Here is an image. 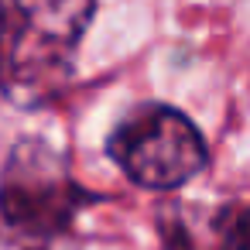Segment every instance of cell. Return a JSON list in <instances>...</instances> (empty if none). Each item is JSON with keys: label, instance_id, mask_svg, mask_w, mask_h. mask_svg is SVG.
I'll return each mask as SVG.
<instances>
[{"label": "cell", "instance_id": "obj_2", "mask_svg": "<svg viewBox=\"0 0 250 250\" xmlns=\"http://www.w3.org/2000/svg\"><path fill=\"white\" fill-rule=\"evenodd\" d=\"M110 154L130 182L144 188H178L202 171L206 141L185 113L161 103H144L117 124Z\"/></svg>", "mask_w": 250, "mask_h": 250}, {"label": "cell", "instance_id": "obj_3", "mask_svg": "<svg viewBox=\"0 0 250 250\" xmlns=\"http://www.w3.org/2000/svg\"><path fill=\"white\" fill-rule=\"evenodd\" d=\"M89 195L72 182L62 154L45 141H21L0 175L4 223L24 236H55L69 229L72 216Z\"/></svg>", "mask_w": 250, "mask_h": 250}, {"label": "cell", "instance_id": "obj_1", "mask_svg": "<svg viewBox=\"0 0 250 250\" xmlns=\"http://www.w3.org/2000/svg\"><path fill=\"white\" fill-rule=\"evenodd\" d=\"M96 0H0V93L24 110L52 103L72 79Z\"/></svg>", "mask_w": 250, "mask_h": 250}]
</instances>
